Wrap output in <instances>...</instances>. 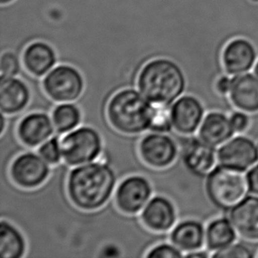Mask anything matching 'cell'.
<instances>
[{
	"label": "cell",
	"mask_w": 258,
	"mask_h": 258,
	"mask_svg": "<svg viewBox=\"0 0 258 258\" xmlns=\"http://www.w3.org/2000/svg\"><path fill=\"white\" fill-rule=\"evenodd\" d=\"M117 184L118 178L110 165L93 161L71 168L67 195L79 209L93 212L101 209L113 199Z\"/></svg>",
	"instance_id": "1"
},
{
	"label": "cell",
	"mask_w": 258,
	"mask_h": 258,
	"mask_svg": "<svg viewBox=\"0 0 258 258\" xmlns=\"http://www.w3.org/2000/svg\"><path fill=\"white\" fill-rule=\"evenodd\" d=\"M137 88L154 106H171L185 94L187 79L184 72L174 61L156 58L141 68Z\"/></svg>",
	"instance_id": "2"
},
{
	"label": "cell",
	"mask_w": 258,
	"mask_h": 258,
	"mask_svg": "<svg viewBox=\"0 0 258 258\" xmlns=\"http://www.w3.org/2000/svg\"><path fill=\"white\" fill-rule=\"evenodd\" d=\"M154 105L136 87L116 92L108 101L107 116L110 125L118 133L138 136L149 132Z\"/></svg>",
	"instance_id": "3"
},
{
	"label": "cell",
	"mask_w": 258,
	"mask_h": 258,
	"mask_svg": "<svg viewBox=\"0 0 258 258\" xmlns=\"http://www.w3.org/2000/svg\"><path fill=\"white\" fill-rule=\"evenodd\" d=\"M205 189L212 204L224 211L234 209L250 192L246 171L223 165L206 176Z\"/></svg>",
	"instance_id": "4"
},
{
	"label": "cell",
	"mask_w": 258,
	"mask_h": 258,
	"mask_svg": "<svg viewBox=\"0 0 258 258\" xmlns=\"http://www.w3.org/2000/svg\"><path fill=\"white\" fill-rule=\"evenodd\" d=\"M63 162L70 168L98 161L103 152V140L97 130L81 125L61 138Z\"/></svg>",
	"instance_id": "5"
},
{
	"label": "cell",
	"mask_w": 258,
	"mask_h": 258,
	"mask_svg": "<svg viewBox=\"0 0 258 258\" xmlns=\"http://www.w3.org/2000/svg\"><path fill=\"white\" fill-rule=\"evenodd\" d=\"M169 134L177 142V159L186 170L195 177L206 178L216 167L218 154L215 147L193 135H182L174 131Z\"/></svg>",
	"instance_id": "6"
},
{
	"label": "cell",
	"mask_w": 258,
	"mask_h": 258,
	"mask_svg": "<svg viewBox=\"0 0 258 258\" xmlns=\"http://www.w3.org/2000/svg\"><path fill=\"white\" fill-rule=\"evenodd\" d=\"M42 85L46 94L56 103L75 102L84 92L85 80L76 67L59 64L46 74Z\"/></svg>",
	"instance_id": "7"
},
{
	"label": "cell",
	"mask_w": 258,
	"mask_h": 258,
	"mask_svg": "<svg viewBox=\"0 0 258 258\" xmlns=\"http://www.w3.org/2000/svg\"><path fill=\"white\" fill-rule=\"evenodd\" d=\"M52 167L36 152L25 151L11 162L8 174L14 184L24 189L42 186L51 174Z\"/></svg>",
	"instance_id": "8"
},
{
	"label": "cell",
	"mask_w": 258,
	"mask_h": 258,
	"mask_svg": "<svg viewBox=\"0 0 258 258\" xmlns=\"http://www.w3.org/2000/svg\"><path fill=\"white\" fill-rule=\"evenodd\" d=\"M153 195L154 188L148 178L141 174H132L119 181L113 199L122 213L140 215Z\"/></svg>",
	"instance_id": "9"
},
{
	"label": "cell",
	"mask_w": 258,
	"mask_h": 258,
	"mask_svg": "<svg viewBox=\"0 0 258 258\" xmlns=\"http://www.w3.org/2000/svg\"><path fill=\"white\" fill-rule=\"evenodd\" d=\"M141 160L151 168H168L176 161L179 147L169 133H149L142 135L139 143Z\"/></svg>",
	"instance_id": "10"
},
{
	"label": "cell",
	"mask_w": 258,
	"mask_h": 258,
	"mask_svg": "<svg viewBox=\"0 0 258 258\" xmlns=\"http://www.w3.org/2000/svg\"><path fill=\"white\" fill-rule=\"evenodd\" d=\"M49 115L46 112H29L18 122V139L28 149L38 148L56 134L51 115Z\"/></svg>",
	"instance_id": "11"
},
{
	"label": "cell",
	"mask_w": 258,
	"mask_h": 258,
	"mask_svg": "<svg viewBox=\"0 0 258 258\" xmlns=\"http://www.w3.org/2000/svg\"><path fill=\"white\" fill-rule=\"evenodd\" d=\"M171 119L174 132L194 135L205 118V108L199 98L185 94L171 105Z\"/></svg>",
	"instance_id": "12"
},
{
	"label": "cell",
	"mask_w": 258,
	"mask_h": 258,
	"mask_svg": "<svg viewBox=\"0 0 258 258\" xmlns=\"http://www.w3.org/2000/svg\"><path fill=\"white\" fill-rule=\"evenodd\" d=\"M144 225L154 232L168 233L178 222L176 206L171 199L155 194L140 213Z\"/></svg>",
	"instance_id": "13"
},
{
	"label": "cell",
	"mask_w": 258,
	"mask_h": 258,
	"mask_svg": "<svg viewBox=\"0 0 258 258\" xmlns=\"http://www.w3.org/2000/svg\"><path fill=\"white\" fill-rule=\"evenodd\" d=\"M217 154L220 165L246 171L258 161V146L248 138L236 137L222 145Z\"/></svg>",
	"instance_id": "14"
},
{
	"label": "cell",
	"mask_w": 258,
	"mask_h": 258,
	"mask_svg": "<svg viewBox=\"0 0 258 258\" xmlns=\"http://www.w3.org/2000/svg\"><path fill=\"white\" fill-rule=\"evenodd\" d=\"M32 94L28 83L20 78L1 76L0 110L5 115L20 114L28 108Z\"/></svg>",
	"instance_id": "15"
},
{
	"label": "cell",
	"mask_w": 258,
	"mask_h": 258,
	"mask_svg": "<svg viewBox=\"0 0 258 258\" xmlns=\"http://www.w3.org/2000/svg\"><path fill=\"white\" fill-rule=\"evenodd\" d=\"M228 219L240 236L258 241V196H250L229 211Z\"/></svg>",
	"instance_id": "16"
},
{
	"label": "cell",
	"mask_w": 258,
	"mask_h": 258,
	"mask_svg": "<svg viewBox=\"0 0 258 258\" xmlns=\"http://www.w3.org/2000/svg\"><path fill=\"white\" fill-rule=\"evenodd\" d=\"M255 48L245 39H234L222 52V64L227 74L239 75L250 70L255 63Z\"/></svg>",
	"instance_id": "17"
},
{
	"label": "cell",
	"mask_w": 258,
	"mask_h": 258,
	"mask_svg": "<svg viewBox=\"0 0 258 258\" xmlns=\"http://www.w3.org/2000/svg\"><path fill=\"white\" fill-rule=\"evenodd\" d=\"M229 99L235 108L245 113L258 112V78L239 74L231 80Z\"/></svg>",
	"instance_id": "18"
},
{
	"label": "cell",
	"mask_w": 258,
	"mask_h": 258,
	"mask_svg": "<svg viewBox=\"0 0 258 258\" xmlns=\"http://www.w3.org/2000/svg\"><path fill=\"white\" fill-rule=\"evenodd\" d=\"M169 241L183 253L199 250L206 243V229L199 220H180L169 232Z\"/></svg>",
	"instance_id": "19"
},
{
	"label": "cell",
	"mask_w": 258,
	"mask_h": 258,
	"mask_svg": "<svg viewBox=\"0 0 258 258\" xmlns=\"http://www.w3.org/2000/svg\"><path fill=\"white\" fill-rule=\"evenodd\" d=\"M57 62L54 49L45 42H35L29 44L22 54V63L28 74L42 78L52 70Z\"/></svg>",
	"instance_id": "20"
},
{
	"label": "cell",
	"mask_w": 258,
	"mask_h": 258,
	"mask_svg": "<svg viewBox=\"0 0 258 258\" xmlns=\"http://www.w3.org/2000/svg\"><path fill=\"white\" fill-rule=\"evenodd\" d=\"M234 133L230 118L220 112H211L205 116L199 127V138L212 147H221Z\"/></svg>",
	"instance_id": "21"
},
{
	"label": "cell",
	"mask_w": 258,
	"mask_h": 258,
	"mask_svg": "<svg viewBox=\"0 0 258 258\" xmlns=\"http://www.w3.org/2000/svg\"><path fill=\"white\" fill-rule=\"evenodd\" d=\"M28 241L22 231L10 220H0V257H26Z\"/></svg>",
	"instance_id": "22"
},
{
	"label": "cell",
	"mask_w": 258,
	"mask_h": 258,
	"mask_svg": "<svg viewBox=\"0 0 258 258\" xmlns=\"http://www.w3.org/2000/svg\"><path fill=\"white\" fill-rule=\"evenodd\" d=\"M236 231L229 219L220 218L211 221L206 228V244L211 251H217L234 243Z\"/></svg>",
	"instance_id": "23"
},
{
	"label": "cell",
	"mask_w": 258,
	"mask_h": 258,
	"mask_svg": "<svg viewBox=\"0 0 258 258\" xmlns=\"http://www.w3.org/2000/svg\"><path fill=\"white\" fill-rule=\"evenodd\" d=\"M50 115L56 134L60 136L77 129L82 123V112L75 102L56 103Z\"/></svg>",
	"instance_id": "24"
},
{
	"label": "cell",
	"mask_w": 258,
	"mask_h": 258,
	"mask_svg": "<svg viewBox=\"0 0 258 258\" xmlns=\"http://www.w3.org/2000/svg\"><path fill=\"white\" fill-rule=\"evenodd\" d=\"M37 153L51 167L63 162L61 151V136L58 134H54L50 139L42 143L37 148Z\"/></svg>",
	"instance_id": "25"
},
{
	"label": "cell",
	"mask_w": 258,
	"mask_h": 258,
	"mask_svg": "<svg viewBox=\"0 0 258 258\" xmlns=\"http://www.w3.org/2000/svg\"><path fill=\"white\" fill-rule=\"evenodd\" d=\"M171 106H154V115L149 132L170 133L174 131L171 119Z\"/></svg>",
	"instance_id": "26"
},
{
	"label": "cell",
	"mask_w": 258,
	"mask_h": 258,
	"mask_svg": "<svg viewBox=\"0 0 258 258\" xmlns=\"http://www.w3.org/2000/svg\"><path fill=\"white\" fill-rule=\"evenodd\" d=\"M254 255L251 249L246 245L232 243L214 252L212 256L214 258H251Z\"/></svg>",
	"instance_id": "27"
},
{
	"label": "cell",
	"mask_w": 258,
	"mask_h": 258,
	"mask_svg": "<svg viewBox=\"0 0 258 258\" xmlns=\"http://www.w3.org/2000/svg\"><path fill=\"white\" fill-rule=\"evenodd\" d=\"M184 257V253L170 241L160 242L147 252L146 258Z\"/></svg>",
	"instance_id": "28"
},
{
	"label": "cell",
	"mask_w": 258,
	"mask_h": 258,
	"mask_svg": "<svg viewBox=\"0 0 258 258\" xmlns=\"http://www.w3.org/2000/svg\"><path fill=\"white\" fill-rule=\"evenodd\" d=\"M1 76L17 77L21 73V61L14 53L5 52L0 60Z\"/></svg>",
	"instance_id": "29"
},
{
	"label": "cell",
	"mask_w": 258,
	"mask_h": 258,
	"mask_svg": "<svg viewBox=\"0 0 258 258\" xmlns=\"http://www.w3.org/2000/svg\"><path fill=\"white\" fill-rule=\"evenodd\" d=\"M231 123L234 133H241L248 129L249 125V118L243 111L234 112L230 117Z\"/></svg>",
	"instance_id": "30"
},
{
	"label": "cell",
	"mask_w": 258,
	"mask_h": 258,
	"mask_svg": "<svg viewBox=\"0 0 258 258\" xmlns=\"http://www.w3.org/2000/svg\"><path fill=\"white\" fill-rule=\"evenodd\" d=\"M247 177H248L249 191L254 195L258 196V165L253 166L248 170L247 173Z\"/></svg>",
	"instance_id": "31"
},
{
	"label": "cell",
	"mask_w": 258,
	"mask_h": 258,
	"mask_svg": "<svg viewBox=\"0 0 258 258\" xmlns=\"http://www.w3.org/2000/svg\"><path fill=\"white\" fill-rule=\"evenodd\" d=\"M231 80L228 77L223 76L220 78L216 82V90L220 94H228L231 87Z\"/></svg>",
	"instance_id": "32"
},
{
	"label": "cell",
	"mask_w": 258,
	"mask_h": 258,
	"mask_svg": "<svg viewBox=\"0 0 258 258\" xmlns=\"http://www.w3.org/2000/svg\"><path fill=\"white\" fill-rule=\"evenodd\" d=\"M209 256V254L207 252L202 251V250H196V251L189 252L184 255V257L193 258V257H203L206 258Z\"/></svg>",
	"instance_id": "33"
},
{
	"label": "cell",
	"mask_w": 258,
	"mask_h": 258,
	"mask_svg": "<svg viewBox=\"0 0 258 258\" xmlns=\"http://www.w3.org/2000/svg\"><path fill=\"white\" fill-rule=\"evenodd\" d=\"M14 1V0H0V3L2 4V5H7V4H10Z\"/></svg>",
	"instance_id": "34"
},
{
	"label": "cell",
	"mask_w": 258,
	"mask_h": 258,
	"mask_svg": "<svg viewBox=\"0 0 258 258\" xmlns=\"http://www.w3.org/2000/svg\"><path fill=\"white\" fill-rule=\"evenodd\" d=\"M254 72H255V76L258 78V62L257 63L255 64V70H254Z\"/></svg>",
	"instance_id": "35"
}]
</instances>
